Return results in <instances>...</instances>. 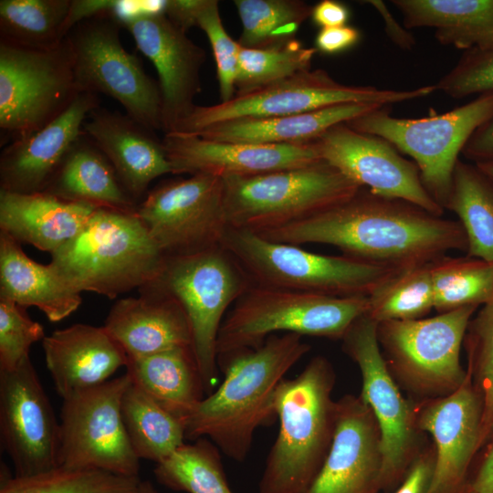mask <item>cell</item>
<instances>
[{
	"label": "cell",
	"mask_w": 493,
	"mask_h": 493,
	"mask_svg": "<svg viewBox=\"0 0 493 493\" xmlns=\"http://www.w3.org/2000/svg\"><path fill=\"white\" fill-rule=\"evenodd\" d=\"M430 269L438 313L479 307L493 294V261L444 255L430 263Z\"/></svg>",
	"instance_id": "37"
},
{
	"label": "cell",
	"mask_w": 493,
	"mask_h": 493,
	"mask_svg": "<svg viewBox=\"0 0 493 493\" xmlns=\"http://www.w3.org/2000/svg\"><path fill=\"white\" fill-rule=\"evenodd\" d=\"M257 234L278 243L330 245L343 256L393 270L428 264L467 247L458 221L362 187L326 211Z\"/></svg>",
	"instance_id": "1"
},
{
	"label": "cell",
	"mask_w": 493,
	"mask_h": 493,
	"mask_svg": "<svg viewBox=\"0 0 493 493\" xmlns=\"http://www.w3.org/2000/svg\"><path fill=\"white\" fill-rule=\"evenodd\" d=\"M139 477L57 466L30 476H4L0 493H134Z\"/></svg>",
	"instance_id": "40"
},
{
	"label": "cell",
	"mask_w": 493,
	"mask_h": 493,
	"mask_svg": "<svg viewBox=\"0 0 493 493\" xmlns=\"http://www.w3.org/2000/svg\"><path fill=\"white\" fill-rule=\"evenodd\" d=\"M381 107L384 106L354 102L299 114L236 120L215 124L195 135L217 142L302 144L315 141L334 125L347 122Z\"/></svg>",
	"instance_id": "30"
},
{
	"label": "cell",
	"mask_w": 493,
	"mask_h": 493,
	"mask_svg": "<svg viewBox=\"0 0 493 493\" xmlns=\"http://www.w3.org/2000/svg\"><path fill=\"white\" fill-rule=\"evenodd\" d=\"M45 337L42 324L31 320L25 308L0 299V372L18 367L31 346Z\"/></svg>",
	"instance_id": "44"
},
{
	"label": "cell",
	"mask_w": 493,
	"mask_h": 493,
	"mask_svg": "<svg viewBox=\"0 0 493 493\" xmlns=\"http://www.w3.org/2000/svg\"><path fill=\"white\" fill-rule=\"evenodd\" d=\"M254 285L221 245L193 255L166 257L160 275L145 285L173 297L184 309L206 395L215 391L219 376L216 342L222 322L231 306Z\"/></svg>",
	"instance_id": "6"
},
{
	"label": "cell",
	"mask_w": 493,
	"mask_h": 493,
	"mask_svg": "<svg viewBox=\"0 0 493 493\" xmlns=\"http://www.w3.org/2000/svg\"><path fill=\"white\" fill-rule=\"evenodd\" d=\"M242 23L238 39L245 48H268L296 39L312 6L300 0H235Z\"/></svg>",
	"instance_id": "38"
},
{
	"label": "cell",
	"mask_w": 493,
	"mask_h": 493,
	"mask_svg": "<svg viewBox=\"0 0 493 493\" xmlns=\"http://www.w3.org/2000/svg\"><path fill=\"white\" fill-rule=\"evenodd\" d=\"M381 15L384 30L388 37L400 48L409 50L415 45V39L407 29L401 26L392 16L384 3L381 0L365 1Z\"/></svg>",
	"instance_id": "52"
},
{
	"label": "cell",
	"mask_w": 493,
	"mask_h": 493,
	"mask_svg": "<svg viewBox=\"0 0 493 493\" xmlns=\"http://www.w3.org/2000/svg\"><path fill=\"white\" fill-rule=\"evenodd\" d=\"M368 310V296L332 297L254 285L233 304L222 322L217 365L260 347L278 332L341 340Z\"/></svg>",
	"instance_id": "5"
},
{
	"label": "cell",
	"mask_w": 493,
	"mask_h": 493,
	"mask_svg": "<svg viewBox=\"0 0 493 493\" xmlns=\"http://www.w3.org/2000/svg\"><path fill=\"white\" fill-rule=\"evenodd\" d=\"M470 493H473V492H470Z\"/></svg>",
	"instance_id": "57"
},
{
	"label": "cell",
	"mask_w": 493,
	"mask_h": 493,
	"mask_svg": "<svg viewBox=\"0 0 493 493\" xmlns=\"http://www.w3.org/2000/svg\"><path fill=\"white\" fill-rule=\"evenodd\" d=\"M378 323L367 313L343 336L342 349L359 366L362 400L372 410L381 436L382 490L390 491L404 477L413 460L412 410L392 378L377 338Z\"/></svg>",
	"instance_id": "16"
},
{
	"label": "cell",
	"mask_w": 493,
	"mask_h": 493,
	"mask_svg": "<svg viewBox=\"0 0 493 493\" xmlns=\"http://www.w3.org/2000/svg\"><path fill=\"white\" fill-rule=\"evenodd\" d=\"M314 142L321 160L360 187L444 215L445 210L425 188L416 164L401 156L387 141L357 131L343 122L328 129Z\"/></svg>",
	"instance_id": "18"
},
{
	"label": "cell",
	"mask_w": 493,
	"mask_h": 493,
	"mask_svg": "<svg viewBox=\"0 0 493 493\" xmlns=\"http://www.w3.org/2000/svg\"><path fill=\"white\" fill-rule=\"evenodd\" d=\"M462 154L475 164L493 163V116L476 130Z\"/></svg>",
	"instance_id": "48"
},
{
	"label": "cell",
	"mask_w": 493,
	"mask_h": 493,
	"mask_svg": "<svg viewBox=\"0 0 493 493\" xmlns=\"http://www.w3.org/2000/svg\"><path fill=\"white\" fill-rule=\"evenodd\" d=\"M476 165L486 176H488L493 182V163H478Z\"/></svg>",
	"instance_id": "55"
},
{
	"label": "cell",
	"mask_w": 493,
	"mask_h": 493,
	"mask_svg": "<svg viewBox=\"0 0 493 493\" xmlns=\"http://www.w3.org/2000/svg\"><path fill=\"white\" fill-rule=\"evenodd\" d=\"M136 215L165 257L220 246L229 227L223 179L205 173L161 182L138 205Z\"/></svg>",
	"instance_id": "15"
},
{
	"label": "cell",
	"mask_w": 493,
	"mask_h": 493,
	"mask_svg": "<svg viewBox=\"0 0 493 493\" xmlns=\"http://www.w3.org/2000/svg\"><path fill=\"white\" fill-rule=\"evenodd\" d=\"M492 116L493 92H488L452 110L423 118H397L384 106L345 123L387 141L410 156L425 188L445 210L459 154L476 130Z\"/></svg>",
	"instance_id": "9"
},
{
	"label": "cell",
	"mask_w": 493,
	"mask_h": 493,
	"mask_svg": "<svg viewBox=\"0 0 493 493\" xmlns=\"http://www.w3.org/2000/svg\"><path fill=\"white\" fill-rule=\"evenodd\" d=\"M477 306H466L431 318L378 323L377 338L386 363L414 389L444 396L467 377L460 351Z\"/></svg>",
	"instance_id": "14"
},
{
	"label": "cell",
	"mask_w": 493,
	"mask_h": 493,
	"mask_svg": "<svg viewBox=\"0 0 493 493\" xmlns=\"http://www.w3.org/2000/svg\"><path fill=\"white\" fill-rule=\"evenodd\" d=\"M445 210L464 229L467 256L493 261V182L476 164L459 159Z\"/></svg>",
	"instance_id": "34"
},
{
	"label": "cell",
	"mask_w": 493,
	"mask_h": 493,
	"mask_svg": "<svg viewBox=\"0 0 493 493\" xmlns=\"http://www.w3.org/2000/svg\"><path fill=\"white\" fill-rule=\"evenodd\" d=\"M221 452L208 438L184 443L157 463L156 480L163 486L186 493H233L228 486Z\"/></svg>",
	"instance_id": "36"
},
{
	"label": "cell",
	"mask_w": 493,
	"mask_h": 493,
	"mask_svg": "<svg viewBox=\"0 0 493 493\" xmlns=\"http://www.w3.org/2000/svg\"><path fill=\"white\" fill-rule=\"evenodd\" d=\"M125 368L132 383L183 420L206 396L191 347L128 359Z\"/></svg>",
	"instance_id": "32"
},
{
	"label": "cell",
	"mask_w": 493,
	"mask_h": 493,
	"mask_svg": "<svg viewBox=\"0 0 493 493\" xmlns=\"http://www.w3.org/2000/svg\"><path fill=\"white\" fill-rule=\"evenodd\" d=\"M368 299L367 314L377 323L423 318L434 309L430 263L394 272Z\"/></svg>",
	"instance_id": "39"
},
{
	"label": "cell",
	"mask_w": 493,
	"mask_h": 493,
	"mask_svg": "<svg viewBox=\"0 0 493 493\" xmlns=\"http://www.w3.org/2000/svg\"><path fill=\"white\" fill-rule=\"evenodd\" d=\"M470 492L493 493V438L470 485Z\"/></svg>",
	"instance_id": "53"
},
{
	"label": "cell",
	"mask_w": 493,
	"mask_h": 493,
	"mask_svg": "<svg viewBox=\"0 0 493 493\" xmlns=\"http://www.w3.org/2000/svg\"><path fill=\"white\" fill-rule=\"evenodd\" d=\"M122 27L154 65L162 94L163 132L175 131L193 111L202 90L200 71L205 50L173 25L163 10L121 16Z\"/></svg>",
	"instance_id": "19"
},
{
	"label": "cell",
	"mask_w": 493,
	"mask_h": 493,
	"mask_svg": "<svg viewBox=\"0 0 493 493\" xmlns=\"http://www.w3.org/2000/svg\"><path fill=\"white\" fill-rule=\"evenodd\" d=\"M360 39L361 32L353 26L321 28L315 37V48L323 54H338L351 48Z\"/></svg>",
	"instance_id": "46"
},
{
	"label": "cell",
	"mask_w": 493,
	"mask_h": 493,
	"mask_svg": "<svg viewBox=\"0 0 493 493\" xmlns=\"http://www.w3.org/2000/svg\"><path fill=\"white\" fill-rule=\"evenodd\" d=\"M481 418L482 400L468 372L459 388L423 410L418 426L432 435L435 445L426 493H470L467 472L481 447Z\"/></svg>",
	"instance_id": "21"
},
{
	"label": "cell",
	"mask_w": 493,
	"mask_h": 493,
	"mask_svg": "<svg viewBox=\"0 0 493 493\" xmlns=\"http://www.w3.org/2000/svg\"><path fill=\"white\" fill-rule=\"evenodd\" d=\"M165 260L136 214L100 208L50 263L80 293L114 299L152 282Z\"/></svg>",
	"instance_id": "4"
},
{
	"label": "cell",
	"mask_w": 493,
	"mask_h": 493,
	"mask_svg": "<svg viewBox=\"0 0 493 493\" xmlns=\"http://www.w3.org/2000/svg\"><path fill=\"white\" fill-rule=\"evenodd\" d=\"M350 15V9L345 4L336 0H322L312 6L310 18L321 29L347 25Z\"/></svg>",
	"instance_id": "49"
},
{
	"label": "cell",
	"mask_w": 493,
	"mask_h": 493,
	"mask_svg": "<svg viewBox=\"0 0 493 493\" xmlns=\"http://www.w3.org/2000/svg\"><path fill=\"white\" fill-rule=\"evenodd\" d=\"M296 333L272 334L219 367L225 378L184 419L185 438L205 437L235 461H244L257 429L277 418L275 394L287 372L310 351Z\"/></svg>",
	"instance_id": "2"
},
{
	"label": "cell",
	"mask_w": 493,
	"mask_h": 493,
	"mask_svg": "<svg viewBox=\"0 0 493 493\" xmlns=\"http://www.w3.org/2000/svg\"><path fill=\"white\" fill-rule=\"evenodd\" d=\"M138 290L140 296L137 298L117 300L103 325L124 350L128 359L176 347H191V329L180 303L169 294L150 286Z\"/></svg>",
	"instance_id": "25"
},
{
	"label": "cell",
	"mask_w": 493,
	"mask_h": 493,
	"mask_svg": "<svg viewBox=\"0 0 493 493\" xmlns=\"http://www.w3.org/2000/svg\"><path fill=\"white\" fill-rule=\"evenodd\" d=\"M127 373L62 399L58 466L139 477L140 459L129 441L121 414Z\"/></svg>",
	"instance_id": "13"
},
{
	"label": "cell",
	"mask_w": 493,
	"mask_h": 493,
	"mask_svg": "<svg viewBox=\"0 0 493 493\" xmlns=\"http://www.w3.org/2000/svg\"><path fill=\"white\" fill-rule=\"evenodd\" d=\"M122 1L109 0H72L71 7L65 25V32L69 31L80 21L106 11H117L123 5Z\"/></svg>",
	"instance_id": "50"
},
{
	"label": "cell",
	"mask_w": 493,
	"mask_h": 493,
	"mask_svg": "<svg viewBox=\"0 0 493 493\" xmlns=\"http://www.w3.org/2000/svg\"><path fill=\"white\" fill-rule=\"evenodd\" d=\"M100 107L98 94L82 91L54 121L9 142L0 155V191L36 194L46 190L64 158Z\"/></svg>",
	"instance_id": "23"
},
{
	"label": "cell",
	"mask_w": 493,
	"mask_h": 493,
	"mask_svg": "<svg viewBox=\"0 0 493 493\" xmlns=\"http://www.w3.org/2000/svg\"><path fill=\"white\" fill-rule=\"evenodd\" d=\"M406 29L429 27L444 46L464 49L493 43V0H393Z\"/></svg>",
	"instance_id": "31"
},
{
	"label": "cell",
	"mask_w": 493,
	"mask_h": 493,
	"mask_svg": "<svg viewBox=\"0 0 493 493\" xmlns=\"http://www.w3.org/2000/svg\"><path fill=\"white\" fill-rule=\"evenodd\" d=\"M463 343L467 372L482 400V446L493 435V294L471 318Z\"/></svg>",
	"instance_id": "42"
},
{
	"label": "cell",
	"mask_w": 493,
	"mask_h": 493,
	"mask_svg": "<svg viewBox=\"0 0 493 493\" xmlns=\"http://www.w3.org/2000/svg\"><path fill=\"white\" fill-rule=\"evenodd\" d=\"M121 16L101 12L78 23L68 34L80 92L107 95L125 114L152 131H163L159 83L144 71L136 56L122 46Z\"/></svg>",
	"instance_id": "12"
},
{
	"label": "cell",
	"mask_w": 493,
	"mask_h": 493,
	"mask_svg": "<svg viewBox=\"0 0 493 493\" xmlns=\"http://www.w3.org/2000/svg\"><path fill=\"white\" fill-rule=\"evenodd\" d=\"M72 0H1L0 40L30 48H48L66 37Z\"/></svg>",
	"instance_id": "35"
},
{
	"label": "cell",
	"mask_w": 493,
	"mask_h": 493,
	"mask_svg": "<svg viewBox=\"0 0 493 493\" xmlns=\"http://www.w3.org/2000/svg\"><path fill=\"white\" fill-rule=\"evenodd\" d=\"M121 414L129 441L140 460L160 463L185 443L184 420L132 383L122 395Z\"/></svg>",
	"instance_id": "33"
},
{
	"label": "cell",
	"mask_w": 493,
	"mask_h": 493,
	"mask_svg": "<svg viewBox=\"0 0 493 493\" xmlns=\"http://www.w3.org/2000/svg\"><path fill=\"white\" fill-rule=\"evenodd\" d=\"M490 47H493V43H492V45H491Z\"/></svg>",
	"instance_id": "56"
},
{
	"label": "cell",
	"mask_w": 493,
	"mask_h": 493,
	"mask_svg": "<svg viewBox=\"0 0 493 493\" xmlns=\"http://www.w3.org/2000/svg\"><path fill=\"white\" fill-rule=\"evenodd\" d=\"M335 375L323 356L313 357L292 379H283L275 394L279 428L266 459L258 493H306L329 453L337 402Z\"/></svg>",
	"instance_id": "3"
},
{
	"label": "cell",
	"mask_w": 493,
	"mask_h": 493,
	"mask_svg": "<svg viewBox=\"0 0 493 493\" xmlns=\"http://www.w3.org/2000/svg\"><path fill=\"white\" fill-rule=\"evenodd\" d=\"M435 466V453H426L414 459L402 484L394 493H426Z\"/></svg>",
	"instance_id": "47"
},
{
	"label": "cell",
	"mask_w": 493,
	"mask_h": 493,
	"mask_svg": "<svg viewBox=\"0 0 493 493\" xmlns=\"http://www.w3.org/2000/svg\"><path fill=\"white\" fill-rule=\"evenodd\" d=\"M134 493H159L153 485L149 481H142Z\"/></svg>",
	"instance_id": "54"
},
{
	"label": "cell",
	"mask_w": 493,
	"mask_h": 493,
	"mask_svg": "<svg viewBox=\"0 0 493 493\" xmlns=\"http://www.w3.org/2000/svg\"><path fill=\"white\" fill-rule=\"evenodd\" d=\"M435 91V84L407 90L347 85L335 80L324 69L310 68L256 90L236 94L225 102L196 105L173 132L195 134L225 121L299 114L344 103L388 106L424 98Z\"/></svg>",
	"instance_id": "11"
},
{
	"label": "cell",
	"mask_w": 493,
	"mask_h": 493,
	"mask_svg": "<svg viewBox=\"0 0 493 493\" xmlns=\"http://www.w3.org/2000/svg\"><path fill=\"white\" fill-rule=\"evenodd\" d=\"M203 0H166L163 14L177 27L187 32L196 26V16Z\"/></svg>",
	"instance_id": "51"
},
{
	"label": "cell",
	"mask_w": 493,
	"mask_h": 493,
	"mask_svg": "<svg viewBox=\"0 0 493 493\" xmlns=\"http://www.w3.org/2000/svg\"><path fill=\"white\" fill-rule=\"evenodd\" d=\"M0 439L15 476H30L58 466L59 419L30 357L0 372Z\"/></svg>",
	"instance_id": "17"
},
{
	"label": "cell",
	"mask_w": 493,
	"mask_h": 493,
	"mask_svg": "<svg viewBox=\"0 0 493 493\" xmlns=\"http://www.w3.org/2000/svg\"><path fill=\"white\" fill-rule=\"evenodd\" d=\"M80 93L66 37L48 48L0 40L1 142L40 130L63 113Z\"/></svg>",
	"instance_id": "10"
},
{
	"label": "cell",
	"mask_w": 493,
	"mask_h": 493,
	"mask_svg": "<svg viewBox=\"0 0 493 493\" xmlns=\"http://www.w3.org/2000/svg\"><path fill=\"white\" fill-rule=\"evenodd\" d=\"M315 47L296 38L268 48H245L238 53L236 95L244 94L310 69Z\"/></svg>",
	"instance_id": "41"
},
{
	"label": "cell",
	"mask_w": 493,
	"mask_h": 493,
	"mask_svg": "<svg viewBox=\"0 0 493 493\" xmlns=\"http://www.w3.org/2000/svg\"><path fill=\"white\" fill-rule=\"evenodd\" d=\"M381 436L375 417L362 398L337 401L335 429L326 459L306 493H379Z\"/></svg>",
	"instance_id": "22"
},
{
	"label": "cell",
	"mask_w": 493,
	"mask_h": 493,
	"mask_svg": "<svg viewBox=\"0 0 493 493\" xmlns=\"http://www.w3.org/2000/svg\"><path fill=\"white\" fill-rule=\"evenodd\" d=\"M96 208L136 214L138 204L123 188L112 164L84 132L44 191Z\"/></svg>",
	"instance_id": "29"
},
{
	"label": "cell",
	"mask_w": 493,
	"mask_h": 493,
	"mask_svg": "<svg viewBox=\"0 0 493 493\" xmlns=\"http://www.w3.org/2000/svg\"><path fill=\"white\" fill-rule=\"evenodd\" d=\"M221 246L255 285L332 297L369 296L398 270L346 256H326L273 242L257 233L228 227Z\"/></svg>",
	"instance_id": "7"
},
{
	"label": "cell",
	"mask_w": 493,
	"mask_h": 493,
	"mask_svg": "<svg viewBox=\"0 0 493 493\" xmlns=\"http://www.w3.org/2000/svg\"><path fill=\"white\" fill-rule=\"evenodd\" d=\"M42 346L47 369L62 399L110 380L128 362L104 326L76 323L46 336Z\"/></svg>",
	"instance_id": "26"
},
{
	"label": "cell",
	"mask_w": 493,
	"mask_h": 493,
	"mask_svg": "<svg viewBox=\"0 0 493 493\" xmlns=\"http://www.w3.org/2000/svg\"><path fill=\"white\" fill-rule=\"evenodd\" d=\"M196 26L206 35L216 66L221 102L236 95L240 46L226 32L216 0H203L196 16Z\"/></svg>",
	"instance_id": "43"
},
{
	"label": "cell",
	"mask_w": 493,
	"mask_h": 493,
	"mask_svg": "<svg viewBox=\"0 0 493 493\" xmlns=\"http://www.w3.org/2000/svg\"><path fill=\"white\" fill-rule=\"evenodd\" d=\"M435 85L436 90L453 99L493 92V47L465 51Z\"/></svg>",
	"instance_id": "45"
},
{
	"label": "cell",
	"mask_w": 493,
	"mask_h": 493,
	"mask_svg": "<svg viewBox=\"0 0 493 493\" xmlns=\"http://www.w3.org/2000/svg\"><path fill=\"white\" fill-rule=\"evenodd\" d=\"M80 294L52 263L36 262L18 241L0 231V299L36 307L49 321L58 322L79 309Z\"/></svg>",
	"instance_id": "28"
},
{
	"label": "cell",
	"mask_w": 493,
	"mask_h": 493,
	"mask_svg": "<svg viewBox=\"0 0 493 493\" xmlns=\"http://www.w3.org/2000/svg\"><path fill=\"white\" fill-rule=\"evenodd\" d=\"M163 142L173 174L205 173L221 179L250 177L322 162L314 141L302 144H257L171 132L164 134Z\"/></svg>",
	"instance_id": "20"
},
{
	"label": "cell",
	"mask_w": 493,
	"mask_h": 493,
	"mask_svg": "<svg viewBox=\"0 0 493 493\" xmlns=\"http://www.w3.org/2000/svg\"><path fill=\"white\" fill-rule=\"evenodd\" d=\"M229 227L261 233L305 220L353 196L360 186L325 162L223 179Z\"/></svg>",
	"instance_id": "8"
},
{
	"label": "cell",
	"mask_w": 493,
	"mask_h": 493,
	"mask_svg": "<svg viewBox=\"0 0 493 493\" xmlns=\"http://www.w3.org/2000/svg\"><path fill=\"white\" fill-rule=\"evenodd\" d=\"M84 132L112 164L123 188L139 205L156 178L173 173L163 140L127 114L98 107Z\"/></svg>",
	"instance_id": "24"
},
{
	"label": "cell",
	"mask_w": 493,
	"mask_h": 493,
	"mask_svg": "<svg viewBox=\"0 0 493 493\" xmlns=\"http://www.w3.org/2000/svg\"><path fill=\"white\" fill-rule=\"evenodd\" d=\"M98 209L44 192L0 191V231L53 254L73 239Z\"/></svg>",
	"instance_id": "27"
}]
</instances>
